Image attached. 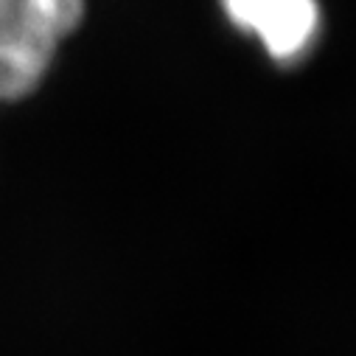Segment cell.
Returning <instances> with one entry per match:
<instances>
[{"label": "cell", "instance_id": "obj_1", "mask_svg": "<svg viewBox=\"0 0 356 356\" xmlns=\"http://www.w3.org/2000/svg\"><path fill=\"white\" fill-rule=\"evenodd\" d=\"M81 17L84 0H0V104L37 90Z\"/></svg>", "mask_w": 356, "mask_h": 356}, {"label": "cell", "instance_id": "obj_2", "mask_svg": "<svg viewBox=\"0 0 356 356\" xmlns=\"http://www.w3.org/2000/svg\"><path fill=\"white\" fill-rule=\"evenodd\" d=\"M233 26L255 34L278 62L300 59L320 23L317 0H222Z\"/></svg>", "mask_w": 356, "mask_h": 356}]
</instances>
